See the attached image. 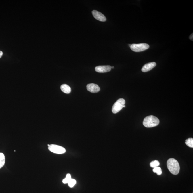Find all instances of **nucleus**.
Wrapping results in <instances>:
<instances>
[{
    "label": "nucleus",
    "mask_w": 193,
    "mask_h": 193,
    "mask_svg": "<svg viewBox=\"0 0 193 193\" xmlns=\"http://www.w3.org/2000/svg\"><path fill=\"white\" fill-rule=\"evenodd\" d=\"M87 89L92 93H96L99 92L100 88L98 85L94 83L89 84L87 85Z\"/></svg>",
    "instance_id": "nucleus-8"
},
{
    "label": "nucleus",
    "mask_w": 193,
    "mask_h": 193,
    "mask_svg": "<svg viewBox=\"0 0 193 193\" xmlns=\"http://www.w3.org/2000/svg\"><path fill=\"white\" fill-rule=\"evenodd\" d=\"M48 149L51 152L58 154H64L66 152V150L64 147L54 144L49 145L48 146Z\"/></svg>",
    "instance_id": "nucleus-5"
},
{
    "label": "nucleus",
    "mask_w": 193,
    "mask_h": 193,
    "mask_svg": "<svg viewBox=\"0 0 193 193\" xmlns=\"http://www.w3.org/2000/svg\"><path fill=\"white\" fill-rule=\"evenodd\" d=\"M185 144L188 147L193 148V139L192 138H189L186 140Z\"/></svg>",
    "instance_id": "nucleus-12"
},
{
    "label": "nucleus",
    "mask_w": 193,
    "mask_h": 193,
    "mask_svg": "<svg viewBox=\"0 0 193 193\" xmlns=\"http://www.w3.org/2000/svg\"><path fill=\"white\" fill-rule=\"evenodd\" d=\"M168 169L171 173L174 175H177L180 170L179 162L174 158L169 159L167 163Z\"/></svg>",
    "instance_id": "nucleus-1"
},
{
    "label": "nucleus",
    "mask_w": 193,
    "mask_h": 193,
    "mask_svg": "<svg viewBox=\"0 0 193 193\" xmlns=\"http://www.w3.org/2000/svg\"><path fill=\"white\" fill-rule=\"evenodd\" d=\"M111 67V69H113L114 68V66H112V67Z\"/></svg>",
    "instance_id": "nucleus-19"
},
{
    "label": "nucleus",
    "mask_w": 193,
    "mask_h": 193,
    "mask_svg": "<svg viewBox=\"0 0 193 193\" xmlns=\"http://www.w3.org/2000/svg\"><path fill=\"white\" fill-rule=\"evenodd\" d=\"M126 107V106H125V105H124V106H123V107Z\"/></svg>",
    "instance_id": "nucleus-21"
},
{
    "label": "nucleus",
    "mask_w": 193,
    "mask_h": 193,
    "mask_svg": "<svg viewBox=\"0 0 193 193\" xmlns=\"http://www.w3.org/2000/svg\"><path fill=\"white\" fill-rule=\"evenodd\" d=\"M131 45H130V44H129V46H130H130H131Z\"/></svg>",
    "instance_id": "nucleus-20"
},
{
    "label": "nucleus",
    "mask_w": 193,
    "mask_h": 193,
    "mask_svg": "<svg viewBox=\"0 0 193 193\" xmlns=\"http://www.w3.org/2000/svg\"><path fill=\"white\" fill-rule=\"evenodd\" d=\"M191 41H193V34L192 33L189 37Z\"/></svg>",
    "instance_id": "nucleus-17"
},
{
    "label": "nucleus",
    "mask_w": 193,
    "mask_h": 193,
    "mask_svg": "<svg viewBox=\"0 0 193 193\" xmlns=\"http://www.w3.org/2000/svg\"><path fill=\"white\" fill-rule=\"evenodd\" d=\"M5 163V157L4 154L2 153H0V169L4 166Z\"/></svg>",
    "instance_id": "nucleus-11"
},
{
    "label": "nucleus",
    "mask_w": 193,
    "mask_h": 193,
    "mask_svg": "<svg viewBox=\"0 0 193 193\" xmlns=\"http://www.w3.org/2000/svg\"><path fill=\"white\" fill-rule=\"evenodd\" d=\"M149 47V45L146 43L133 44L130 46L131 49L132 51L137 52L145 51Z\"/></svg>",
    "instance_id": "nucleus-3"
},
{
    "label": "nucleus",
    "mask_w": 193,
    "mask_h": 193,
    "mask_svg": "<svg viewBox=\"0 0 193 193\" xmlns=\"http://www.w3.org/2000/svg\"><path fill=\"white\" fill-rule=\"evenodd\" d=\"M153 171L154 173H156L158 175H160L162 174V170L160 167H157L154 168Z\"/></svg>",
    "instance_id": "nucleus-14"
},
{
    "label": "nucleus",
    "mask_w": 193,
    "mask_h": 193,
    "mask_svg": "<svg viewBox=\"0 0 193 193\" xmlns=\"http://www.w3.org/2000/svg\"><path fill=\"white\" fill-rule=\"evenodd\" d=\"M93 17L97 20L101 22H105L106 20V18L104 14L96 10H93L92 11Z\"/></svg>",
    "instance_id": "nucleus-7"
},
{
    "label": "nucleus",
    "mask_w": 193,
    "mask_h": 193,
    "mask_svg": "<svg viewBox=\"0 0 193 193\" xmlns=\"http://www.w3.org/2000/svg\"><path fill=\"white\" fill-rule=\"evenodd\" d=\"M160 163L157 160H154L151 162L150 163V165L151 167L154 168L160 165Z\"/></svg>",
    "instance_id": "nucleus-13"
},
{
    "label": "nucleus",
    "mask_w": 193,
    "mask_h": 193,
    "mask_svg": "<svg viewBox=\"0 0 193 193\" xmlns=\"http://www.w3.org/2000/svg\"><path fill=\"white\" fill-rule=\"evenodd\" d=\"M60 89L64 93L66 94L70 93L71 92V89L70 87L66 84H63L60 86Z\"/></svg>",
    "instance_id": "nucleus-10"
},
{
    "label": "nucleus",
    "mask_w": 193,
    "mask_h": 193,
    "mask_svg": "<svg viewBox=\"0 0 193 193\" xmlns=\"http://www.w3.org/2000/svg\"><path fill=\"white\" fill-rule=\"evenodd\" d=\"M76 180H75L74 179H71L68 182L69 186H70V188H72V187L74 186L75 184H76Z\"/></svg>",
    "instance_id": "nucleus-16"
},
{
    "label": "nucleus",
    "mask_w": 193,
    "mask_h": 193,
    "mask_svg": "<svg viewBox=\"0 0 193 193\" xmlns=\"http://www.w3.org/2000/svg\"><path fill=\"white\" fill-rule=\"evenodd\" d=\"M3 53L2 51H0V58H1L3 56Z\"/></svg>",
    "instance_id": "nucleus-18"
},
{
    "label": "nucleus",
    "mask_w": 193,
    "mask_h": 193,
    "mask_svg": "<svg viewBox=\"0 0 193 193\" xmlns=\"http://www.w3.org/2000/svg\"><path fill=\"white\" fill-rule=\"evenodd\" d=\"M156 65V63L154 62L147 63L142 68V71L143 72H146L152 70Z\"/></svg>",
    "instance_id": "nucleus-9"
},
{
    "label": "nucleus",
    "mask_w": 193,
    "mask_h": 193,
    "mask_svg": "<svg viewBox=\"0 0 193 193\" xmlns=\"http://www.w3.org/2000/svg\"><path fill=\"white\" fill-rule=\"evenodd\" d=\"M71 179V175L70 174H67L66 175V177L65 179H64L63 180V182L64 184L68 183L70 179Z\"/></svg>",
    "instance_id": "nucleus-15"
},
{
    "label": "nucleus",
    "mask_w": 193,
    "mask_h": 193,
    "mask_svg": "<svg viewBox=\"0 0 193 193\" xmlns=\"http://www.w3.org/2000/svg\"><path fill=\"white\" fill-rule=\"evenodd\" d=\"M125 101L123 98H120L114 103L112 108V112L114 114L119 112L123 108L125 104Z\"/></svg>",
    "instance_id": "nucleus-4"
},
{
    "label": "nucleus",
    "mask_w": 193,
    "mask_h": 193,
    "mask_svg": "<svg viewBox=\"0 0 193 193\" xmlns=\"http://www.w3.org/2000/svg\"><path fill=\"white\" fill-rule=\"evenodd\" d=\"M160 123V120L158 118L154 116H150L145 118L143 124L144 126L147 128H151L156 126Z\"/></svg>",
    "instance_id": "nucleus-2"
},
{
    "label": "nucleus",
    "mask_w": 193,
    "mask_h": 193,
    "mask_svg": "<svg viewBox=\"0 0 193 193\" xmlns=\"http://www.w3.org/2000/svg\"><path fill=\"white\" fill-rule=\"evenodd\" d=\"M111 70V66L109 65L98 66L95 68V71L100 73L108 72Z\"/></svg>",
    "instance_id": "nucleus-6"
}]
</instances>
